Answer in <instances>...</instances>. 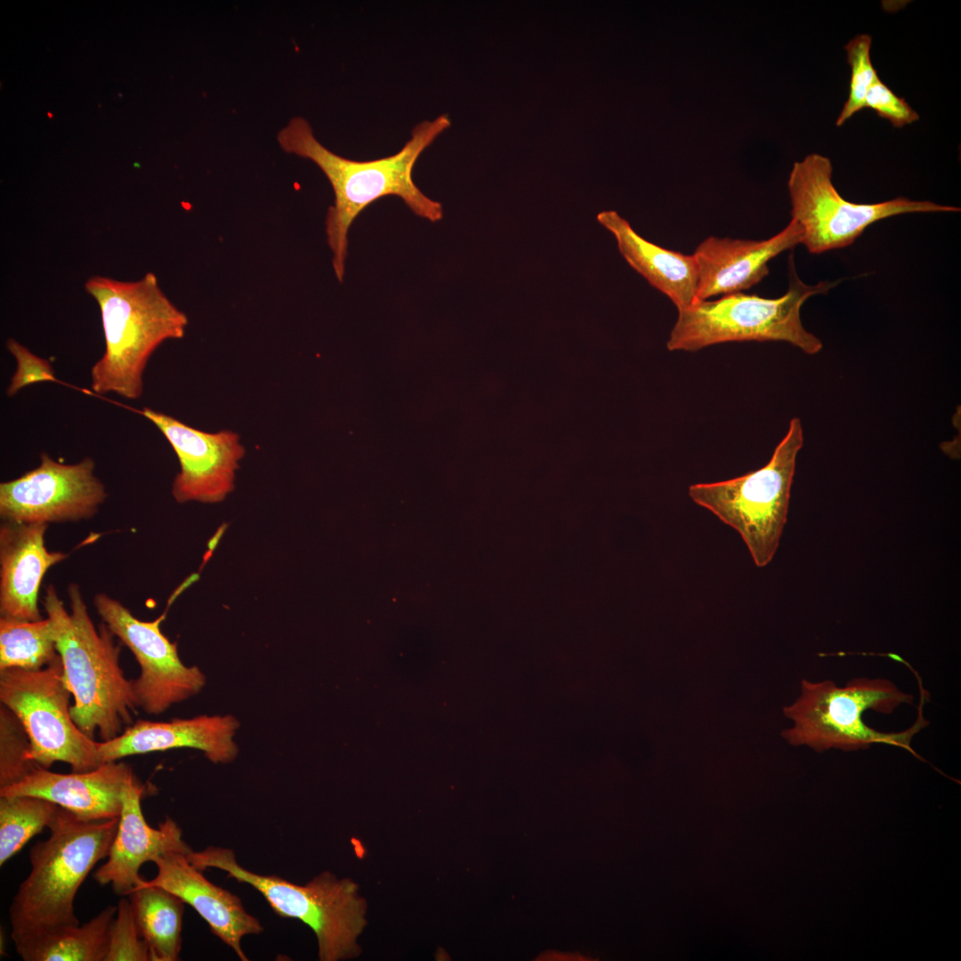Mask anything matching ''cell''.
<instances>
[{
    "label": "cell",
    "mask_w": 961,
    "mask_h": 961,
    "mask_svg": "<svg viewBox=\"0 0 961 961\" xmlns=\"http://www.w3.org/2000/svg\"><path fill=\"white\" fill-rule=\"evenodd\" d=\"M449 126L450 119L446 114L423 121L414 127L410 139L399 152L367 161L348 159L330 151L315 138L311 125L303 117L292 118L279 133L281 148L315 163L332 186L335 200L327 211L326 233L339 282L344 275L350 227L375 201L396 196L417 216L432 222L442 219L441 204L420 190L412 174L422 152Z\"/></svg>",
    "instance_id": "1"
},
{
    "label": "cell",
    "mask_w": 961,
    "mask_h": 961,
    "mask_svg": "<svg viewBox=\"0 0 961 961\" xmlns=\"http://www.w3.org/2000/svg\"><path fill=\"white\" fill-rule=\"evenodd\" d=\"M69 611L53 585H47L43 606L52 622L66 685L74 698L70 714L89 738L98 732L102 741L112 739L133 724L138 703L133 679L120 666V645L101 622L95 627L80 587L67 589Z\"/></svg>",
    "instance_id": "2"
},
{
    "label": "cell",
    "mask_w": 961,
    "mask_h": 961,
    "mask_svg": "<svg viewBox=\"0 0 961 961\" xmlns=\"http://www.w3.org/2000/svg\"><path fill=\"white\" fill-rule=\"evenodd\" d=\"M119 818L85 820L59 806L46 840L29 851L30 871L9 907L14 945L78 925L75 897L94 866L107 858Z\"/></svg>",
    "instance_id": "3"
},
{
    "label": "cell",
    "mask_w": 961,
    "mask_h": 961,
    "mask_svg": "<svg viewBox=\"0 0 961 961\" xmlns=\"http://www.w3.org/2000/svg\"><path fill=\"white\" fill-rule=\"evenodd\" d=\"M85 288L100 308L105 342L101 358L91 368V388L97 394L138 400L149 358L164 342L184 336L188 317L152 272L136 281L93 276Z\"/></svg>",
    "instance_id": "4"
},
{
    "label": "cell",
    "mask_w": 961,
    "mask_h": 961,
    "mask_svg": "<svg viewBox=\"0 0 961 961\" xmlns=\"http://www.w3.org/2000/svg\"><path fill=\"white\" fill-rule=\"evenodd\" d=\"M187 857L202 871L217 868L226 872L228 878L251 885L277 915L307 925L317 938L319 960H347L361 952L358 939L367 925V902L353 880L324 871L300 885L250 871L237 861L233 850L211 845L192 850Z\"/></svg>",
    "instance_id": "5"
},
{
    "label": "cell",
    "mask_w": 961,
    "mask_h": 961,
    "mask_svg": "<svg viewBox=\"0 0 961 961\" xmlns=\"http://www.w3.org/2000/svg\"><path fill=\"white\" fill-rule=\"evenodd\" d=\"M836 285L804 283L790 255L789 286L782 296L771 299L740 292L697 301L678 311L666 347L671 351H697L723 343L780 341L816 354L822 342L804 327L801 307L811 296L827 294Z\"/></svg>",
    "instance_id": "6"
},
{
    "label": "cell",
    "mask_w": 961,
    "mask_h": 961,
    "mask_svg": "<svg viewBox=\"0 0 961 961\" xmlns=\"http://www.w3.org/2000/svg\"><path fill=\"white\" fill-rule=\"evenodd\" d=\"M912 700V695L900 691L886 679L854 678L843 688L829 680L812 682L804 679L800 697L783 709L794 726L781 735L793 746L805 745L818 752L866 749L884 743L901 747L923 760L910 747L913 736L929 724L921 711L914 725L901 732L876 731L861 717L868 709L889 715Z\"/></svg>",
    "instance_id": "7"
},
{
    "label": "cell",
    "mask_w": 961,
    "mask_h": 961,
    "mask_svg": "<svg viewBox=\"0 0 961 961\" xmlns=\"http://www.w3.org/2000/svg\"><path fill=\"white\" fill-rule=\"evenodd\" d=\"M804 444L799 418L763 467L742 476L689 487L694 503L709 510L741 536L757 567L769 564L787 521L795 460Z\"/></svg>",
    "instance_id": "8"
},
{
    "label": "cell",
    "mask_w": 961,
    "mask_h": 961,
    "mask_svg": "<svg viewBox=\"0 0 961 961\" xmlns=\"http://www.w3.org/2000/svg\"><path fill=\"white\" fill-rule=\"evenodd\" d=\"M60 655L38 670L0 671V701L23 725L28 739V758L49 769L56 762L72 772H86L102 764L98 745L75 723Z\"/></svg>",
    "instance_id": "9"
},
{
    "label": "cell",
    "mask_w": 961,
    "mask_h": 961,
    "mask_svg": "<svg viewBox=\"0 0 961 961\" xmlns=\"http://www.w3.org/2000/svg\"><path fill=\"white\" fill-rule=\"evenodd\" d=\"M832 164L818 153L794 164L788 178L791 216L802 229L803 244L819 254L846 247L872 223L909 213L959 212L960 208L905 197L859 204L842 197L832 182Z\"/></svg>",
    "instance_id": "10"
},
{
    "label": "cell",
    "mask_w": 961,
    "mask_h": 961,
    "mask_svg": "<svg viewBox=\"0 0 961 961\" xmlns=\"http://www.w3.org/2000/svg\"><path fill=\"white\" fill-rule=\"evenodd\" d=\"M93 606L139 664L140 674L133 679L139 708L157 715L201 690L206 683L204 674L198 666H186L179 658L176 642L161 632L165 614L153 621H142L105 593L94 595Z\"/></svg>",
    "instance_id": "11"
},
{
    "label": "cell",
    "mask_w": 961,
    "mask_h": 961,
    "mask_svg": "<svg viewBox=\"0 0 961 961\" xmlns=\"http://www.w3.org/2000/svg\"><path fill=\"white\" fill-rule=\"evenodd\" d=\"M86 456L64 464L42 453L39 464L0 483V516L21 523L74 522L93 517L108 497Z\"/></svg>",
    "instance_id": "12"
},
{
    "label": "cell",
    "mask_w": 961,
    "mask_h": 961,
    "mask_svg": "<svg viewBox=\"0 0 961 961\" xmlns=\"http://www.w3.org/2000/svg\"><path fill=\"white\" fill-rule=\"evenodd\" d=\"M165 436L180 464L172 494L178 503H217L234 489L236 471L245 455L238 433L206 432L149 408L139 411Z\"/></svg>",
    "instance_id": "13"
},
{
    "label": "cell",
    "mask_w": 961,
    "mask_h": 961,
    "mask_svg": "<svg viewBox=\"0 0 961 961\" xmlns=\"http://www.w3.org/2000/svg\"><path fill=\"white\" fill-rule=\"evenodd\" d=\"M144 789L133 772L123 789L118 828L108 859L93 874L98 884H110L120 896L128 895L141 880L139 872L145 862L168 852L188 854L192 851L172 818L166 816L157 828L147 823L141 805Z\"/></svg>",
    "instance_id": "14"
},
{
    "label": "cell",
    "mask_w": 961,
    "mask_h": 961,
    "mask_svg": "<svg viewBox=\"0 0 961 961\" xmlns=\"http://www.w3.org/2000/svg\"><path fill=\"white\" fill-rule=\"evenodd\" d=\"M801 239L802 229L792 219L767 239L705 238L692 254L698 266L697 301L740 293L758 284L769 273L768 262Z\"/></svg>",
    "instance_id": "15"
},
{
    "label": "cell",
    "mask_w": 961,
    "mask_h": 961,
    "mask_svg": "<svg viewBox=\"0 0 961 961\" xmlns=\"http://www.w3.org/2000/svg\"><path fill=\"white\" fill-rule=\"evenodd\" d=\"M152 862L157 875L143 882L162 887L191 906L240 960H248L241 941L246 935L260 934L263 926L246 911L240 898L207 880L203 871L190 862L187 853L168 852Z\"/></svg>",
    "instance_id": "16"
},
{
    "label": "cell",
    "mask_w": 961,
    "mask_h": 961,
    "mask_svg": "<svg viewBox=\"0 0 961 961\" xmlns=\"http://www.w3.org/2000/svg\"><path fill=\"white\" fill-rule=\"evenodd\" d=\"M239 723L231 715H199L190 719L151 722L139 719L117 737L99 742L101 763L150 752L191 747L213 763H229L238 747L232 738Z\"/></svg>",
    "instance_id": "17"
},
{
    "label": "cell",
    "mask_w": 961,
    "mask_h": 961,
    "mask_svg": "<svg viewBox=\"0 0 961 961\" xmlns=\"http://www.w3.org/2000/svg\"><path fill=\"white\" fill-rule=\"evenodd\" d=\"M132 773L129 765L117 761L69 774L37 765L20 781L0 788V796H37L85 820H111L120 816L123 789Z\"/></svg>",
    "instance_id": "18"
},
{
    "label": "cell",
    "mask_w": 961,
    "mask_h": 961,
    "mask_svg": "<svg viewBox=\"0 0 961 961\" xmlns=\"http://www.w3.org/2000/svg\"><path fill=\"white\" fill-rule=\"evenodd\" d=\"M48 524L4 521L0 526V615L36 621L43 619L38 594L43 577L68 554L49 551L44 545Z\"/></svg>",
    "instance_id": "19"
},
{
    "label": "cell",
    "mask_w": 961,
    "mask_h": 961,
    "mask_svg": "<svg viewBox=\"0 0 961 961\" xmlns=\"http://www.w3.org/2000/svg\"><path fill=\"white\" fill-rule=\"evenodd\" d=\"M597 221L615 238L627 263L666 295L677 311L697 302L698 266L693 254L666 249L641 237L616 211H602Z\"/></svg>",
    "instance_id": "20"
},
{
    "label": "cell",
    "mask_w": 961,
    "mask_h": 961,
    "mask_svg": "<svg viewBox=\"0 0 961 961\" xmlns=\"http://www.w3.org/2000/svg\"><path fill=\"white\" fill-rule=\"evenodd\" d=\"M127 896L150 961L179 960L183 900L162 887L146 884L142 877Z\"/></svg>",
    "instance_id": "21"
},
{
    "label": "cell",
    "mask_w": 961,
    "mask_h": 961,
    "mask_svg": "<svg viewBox=\"0 0 961 961\" xmlns=\"http://www.w3.org/2000/svg\"><path fill=\"white\" fill-rule=\"evenodd\" d=\"M117 906L80 925L55 929L15 946L24 961H104Z\"/></svg>",
    "instance_id": "22"
},
{
    "label": "cell",
    "mask_w": 961,
    "mask_h": 961,
    "mask_svg": "<svg viewBox=\"0 0 961 961\" xmlns=\"http://www.w3.org/2000/svg\"><path fill=\"white\" fill-rule=\"evenodd\" d=\"M51 620L0 618V671L9 668L38 670L57 657Z\"/></svg>",
    "instance_id": "23"
},
{
    "label": "cell",
    "mask_w": 961,
    "mask_h": 961,
    "mask_svg": "<svg viewBox=\"0 0 961 961\" xmlns=\"http://www.w3.org/2000/svg\"><path fill=\"white\" fill-rule=\"evenodd\" d=\"M59 805L32 795L0 796V865L48 828Z\"/></svg>",
    "instance_id": "24"
},
{
    "label": "cell",
    "mask_w": 961,
    "mask_h": 961,
    "mask_svg": "<svg viewBox=\"0 0 961 961\" xmlns=\"http://www.w3.org/2000/svg\"><path fill=\"white\" fill-rule=\"evenodd\" d=\"M29 739L17 716L0 707V788L23 779L37 765L28 758Z\"/></svg>",
    "instance_id": "25"
},
{
    "label": "cell",
    "mask_w": 961,
    "mask_h": 961,
    "mask_svg": "<svg viewBox=\"0 0 961 961\" xmlns=\"http://www.w3.org/2000/svg\"><path fill=\"white\" fill-rule=\"evenodd\" d=\"M871 42L869 35L860 34L844 45L847 61L851 67V80L848 99L836 122L837 126L843 125L855 113L864 109L866 94L878 78L870 59Z\"/></svg>",
    "instance_id": "26"
},
{
    "label": "cell",
    "mask_w": 961,
    "mask_h": 961,
    "mask_svg": "<svg viewBox=\"0 0 961 961\" xmlns=\"http://www.w3.org/2000/svg\"><path fill=\"white\" fill-rule=\"evenodd\" d=\"M104 961H150L149 949L138 930L129 899L117 905Z\"/></svg>",
    "instance_id": "27"
},
{
    "label": "cell",
    "mask_w": 961,
    "mask_h": 961,
    "mask_svg": "<svg viewBox=\"0 0 961 961\" xmlns=\"http://www.w3.org/2000/svg\"><path fill=\"white\" fill-rule=\"evenodd\" d=\"M5 345L16 362V369L6 388L8 397L31 384L57 381L55 371L47 359L36 355L13 338H9Z\"/></svg>",
    "instance_id": "28"
},
{
    "label": "cell",
    "mask_w": 961,
    "mask_h": 961,
    "mask_svg": "<svg viewBox=\"0 0 961 961\" xmlns=\"http://www.w3.org/2000/svg\"><path fill=\"white\" fill-rule=\"evenodd\" d=\"M864 108H869L893 126L900 128L919 119V115L904 98L897 96L878 77L868 89Z\"/></svg>",
    "instance_id": "29"
},
{
    "label": "cell",
    "mask_w": 961,
    "mask_h": 961,
    "mask_svg": "<svg viewBox=\"0 0 961 961\" xmlns=\"http://www.w3.org/2000/svg\"><path fill=\"white\" fill-rule=\"evenodd\" d=\"M47 116L49 117V118H52V117H53V114H52V113H51V112H47Z\"/></svg>",
    "instance_id": "30"
}]
</instances>
